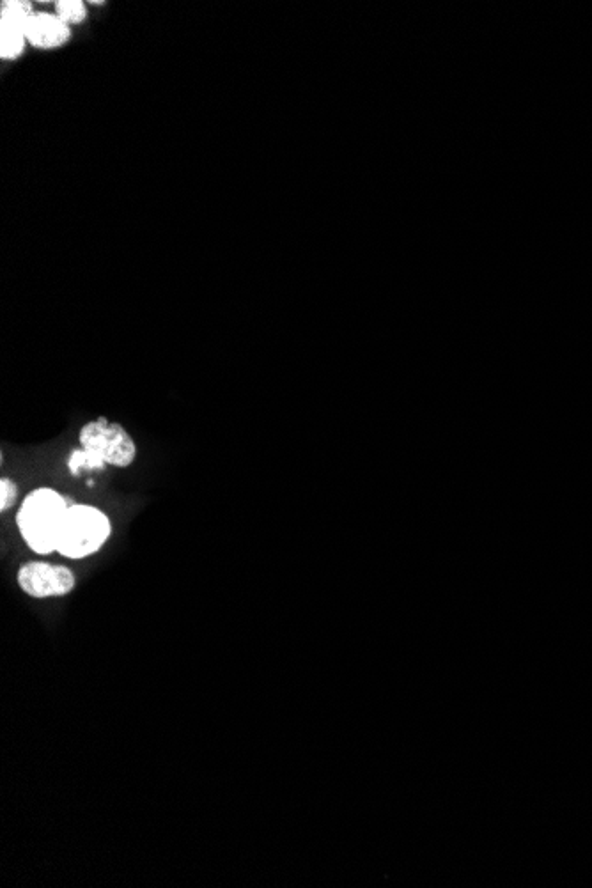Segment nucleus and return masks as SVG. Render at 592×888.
Masks as SVG:
<instances>
[{
    "label": "nucleus",
    "mask_w": 592,
    "mask_h": 888,
    "mask_svg": "<svg viewBox=\"0 0 592 888\" xmlns=\"http://www.w3.org/2000/svg\"><path fill=\"white\" fill-rule=\"evenodd\" d=\"M18 500V484L11 477L0 479V513H8Z\"/></svg>",
    "instance_id": "nucleus-9"
},
{
    "label": "nucleus",
    "mask_w": 592,
    "mask_h": 888,
    "mask_svg": "<svg viewBox=\"0 0 592 888\" xmlns=\"http://www.w3.org/2000/svg\"><path fill=\"white\" fill-rule=\"evenodd\" d=\"M55 11V15L68 25L80 24L87 16L86 4L82 0H59L55 2Z\"/></svg>",
    "instance_id": "nucleus-8"
},
{
    "label": "nucleus",
    "mask_w": 592,
    "mask_h": 888,
    "mask_svg": "<svg viewBox=\"0 0 592 888\" xmlns=\"http://www.w3.org/2000/svg\"><path fill=\"white\" fill-rule=\"evenodd\" d=\"M31 2L25 0H11L2 2L0 13V57L2 59H16L24 54L25 41H27V25L31 20Z\"/></svg>",
    "instance_id": "nucleus-5"
},
{
    "label": "nucleus",
    "mask_w": 592,
    "mask_h": 888,
    "mask_svg": "<svg viewBox=\"0 0 592 888\" xmlns=\"http://www.w3.org/2000/svg\"><path fill=\"white\" fill-rule=\"evenodd\" d=\"M70 506V500L54 488H36L25 495L16 513V527L31 552L57 554V541Z\"/></svg>",
    "instance_id": "nucleus-1"
},
{
    "label": "nucleus",
    "mask_w": 592,
    "mask_h": 888,
    "mask_svg": "<svg viewBox=\"0 0 592 888\" xmlns=\"http://www.w3.org/2000/svg\"><path fill=\"white\" fill-rule=\"evenodd\" d=\"M68 467H70L73 476H82L86 472H100L107 465L100 458H96L93 452L87 451L84 447H78L75 451H71Z\"/></svg>",
    "instance_id": "nucleus-7"
},
{
    "label": "nucleus",
    "mask_w": 592,
    "mask_h": 888,
    "mask_svg": "<svg viewBox=\"0 0 592 888\" xmlns=\"http://www.w3.org/2000/svg\"><path fill=\"white\" fill-rule=\"evenodd\" d=\"M78 442L96 458L114 468L132 467L137 460V444L121 424L98 417L78 431Z\"/></svg>",
    "instance_id": "nucleus-3"
},
{
    "label": "nucleus",
    "mask_w": 592,
    "mask_h": 888,
    "mask_svg": "<svg viewBox=\"0 0 592 888\" xmlns=\"http://www.w3.org/2000/svg\"><path fill=\"white\" fill-rule=\"evenodd\" d=\"M16 584L34 600L64 598L77 587V577L68 566L47 561L24 562L16 573Z\"/></svg>",
    "instance_id": "nucleus-4"
},
{
    "label": "nucleus",
    "mask_w": 592,
    "mask_h": 888,
    "mask_svg": "<svg viewBox=\"0 0 592 888\" xmlns=\"http://www.w3.org/2000/svg\"><path fill=\"white\" fill-rule=\"evenodd\" d=\"M112 538V520L100 507L71 504L57 541V554L70 561H84L100 554Z\"/></svg>",
    "instance_id": "nucleus-2"
},
{
    "label": "nucleus",
    "mask_w": 592,
    "mask_h": 888,
    "mask_svg": "<svg viewBox=\"0 0 592 888\" xmlns=\"http://www.w3.org/2000/svg\"><path fill=\"white\" fill-rule=\"evenodd\" d=\"M70 39V25L52 13H34L27 25V41L38 48H59Z\"/></svg>",
    "instance_id": "nucleus-6"
}]
</instances>
